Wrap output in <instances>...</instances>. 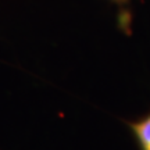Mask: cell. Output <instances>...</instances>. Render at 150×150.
Returning a JSON list of instances; mask_svg holds the SVG:
<instances>
[{
	"mask_svg": "<svg viewBox=\"0 0 150 150\" xmlns=\"http://www.w3.org/2000/svg\"><path fill=\"white\" fill-rule=\"evenodd\" d=\"M127 125L134 135L139 150H150V112L135 121H128Z\"/></svg>",
	"mask_w": 150,
	"mask_h": 150,
	"instance_id": "6da1fadb",
	"label": "cell"
},
{
	"mask_svg": "<svg viewBox=\"0 0 150 150\" xmlns=\"http://www.w3.org/2000/svg\"><path fill=\"white\" fill-rule=\"evenodd\" d=\"M107 1H110V3H112V4L118 6V7H120V14H121L122 17H125V18H127V21H128L129 13L125 10V8L131 6V0H107Z\"/></svg>",
	"mask_w": 150,
	"mask_h": 150,
	"instance_id": "7a4b0ae2",
	"label": "cell"
}]
</instances>
